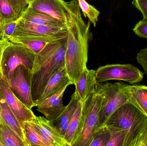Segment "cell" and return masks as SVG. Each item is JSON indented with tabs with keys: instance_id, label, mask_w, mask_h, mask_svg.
<instances>
[{
	"instance_id": "1",
	"label": "cell",
	"mask_w": 147,
	"mask_h": 146,
	"mask_svg": "<svg viewBox=\"0 0 147 146\" xmlns=\"http://www.w3.org/2000/svg\"><path fill=\"white\" fill-rule=\"evenodd\" d=\"M66 10L67 45L65 68L72 85L87 69L88 43L91 22L83 20L77 1H64Z\"/></svg>"
},
{
	"instance_id": "2",
	"label": "cell",
	"mask_w": 147,
	"mask_h": 146,
	"mask_svg": "<svg viewBox=\"0 0 147 146\" xmlns=\"http://www.w3.org/2000/svg\"><path fill=\"white\" fill-rule=\"evenodd\" d=\"M67 45V36L49 43L36 54L33 67L29 71L32 99L35 106L51 78L65 67Z\"/></svg>"
},
{
	"instance_id": "3",
	"label": "cell",
	"mask_w": 147,
	"mask_h": 146,
	"mask_svg": "<svg viewBox=\"0 0 147 146\" xmlns=\"http://www.w3.org/2000/svg\"><path fill=\"white\" fill-rule=\"evenodd\" d=\"M104 126L125 131L123 146H147V116L129 101L111 114Z\"/></svg>"
},
{
	"instance_id": "4",
	"label": "cell",
	"mask_w": 147,
	"mask_h": 146,
	"mask_svg": "<svg viewBox=\"0 0 147 146\" xmlns=\"http://www.w3.org/2000/svg\"><path fill=\"white\" fill-rule=\"evenodd\" d=\"M36 54L20 44L10 42L6 47L1 62L0 74L7 81L19 66H24L30 72L33 67Z\"/></svg>"
},
{
	"instance_id": "5",
	"label": "cell",
	"mask_w": 147,
	"mask_h": 146,
	"mask_svg": "<svg viewBox=\"0 0 147 146\" xmlns=\"http://www.w3.org/2000/svg\"><path fill=\"white\" fill-rule=\"evenodd\" d=\"M97 91L102 99L98 129L104 126L107 119L115 111L129 100L123 89V82L98 83Z\"/></svg>"
},
{
	"instance_id": "6",
	"label": "cell",
	"mask_w": 147,
	"mask_h": 146,
	"mask_svg": "<svg viewBox=\"0 0 147 146\" xmlns=\"http://www.w3.org/2000/svg\"><path fill=\"white\" fill-rule=\"evenodd\" d=\"M101 101V97L96 91L83 103V128L80 136L74 146H89L98 129Z\"/></svg>"
},
{
	"instance_id": "7",
	"label": "cell",
	"mask_w": 147,
	"mask_h": 146,
	"mask_svg": "<svg viewBox=\"0 0 147 146\" xmlns=\"http://www.w3.org/2000/svg\"><path fill=\"white\" fill-rule=\"evenodd\" d=\"M144 73L130 64H112L99 67L96 70L98 83L110 80L123 81L131 85L141 82Z\"/></svg>"
},
{
	"instance_id": "8",
	"label": "cell",
	"mask_w": 147,
	"mask_h": 146,
	"mask_svg": "<svg viewBox=\"0 0 147 146\" xmlns=\"http://www.w3.org/2000/svg\"><path fill=\"white\" fill-rule=\"evenodd\" d=\"M7 82L14 93L28 108L31 109L35 106L32 99L28 69L22 65L18 66Z\"/></svg>"
},
{
	"instance_id": "9",
	"label": "cell",
	"mask_w": 147,
	"mask_h": 146,
	"mask_svg": "<svg viewBox=\"0 0 147 146\" xmlns=\"http://www.w3.org/2000/svg\"><path fill=\"white\" fill-rule=\"evenodd\" d=\"M28 122L38 134L45 146H69L52 121L44 117L35 116Z\"/></svg>"
},
{
	"instance_id": "10",
	"label": "cell",
	"mask_w": 147,
	"mask_h": 146,
	"mask_svg": "<svg viewBox=\"0 0 147 146\" xmlns=\"http://www.w3.org/2000/svg\"><path fill=\"white\" fill-rule=\"evenodd\" d=\"M0 91L20 124L32 120L36 116L15 95L0 74Z\"/></svg>"
},
{
	"instance_id": "11",
	"label": "cell",
	"mask_w": 147,
	"mask_h": 146,
	"mask_svg": "<svg viewBox=\"0 0 147 146\" xmlns=\"http://www.w3.org/2000/svg\"><path fill=\"white\" fill-rule=\"evenodd\" d=\"M16 35L64 38L67 36V28L53 27L33 24L20 17L13 34Z\"/></svg>"
},
{
	"instance_id": "12",
	"label": "cell",
	"mask_w": 147,
	"mask_h": 146,
	"mask_svg": "<svg viewBox=\"0 0 147 146\" xmlns=\"http://www.w3.org/2000/svg\"><path fill=\"white\" fill-rule=\"evenodd\" d=\"M69 86H65L54 95L38 103L36 105L38 108L37 111L43 114L47 119L50 121L58 117L66 107L63 104V97Z\"/></svg>"
},
{
	"instance_id": "13",
	"label": "cell",
	"mask_w": 147,
	"mask_h": 146,
	"mask_svg": "<svg viewBox=\"0 0 147 146\" xmlns=\"http://www.w3.org/2000/svg\"><path fill=\"white\" fill-rule=\"evenodd\" d=\"M97 85L96 70L87 69L83 71L74 85L75 93L80 102L84 103L95 93L97 91Z\"/></svg>"
},
{
	"instance_id": "14",
	"label": "cell",
	"mask_w": 147,
	"mask_h": 146,
	"mask_svg": "<svg viewBox=\"0 0 147 146\" xmlns=\"http://www.w3.org/2000/svg\"><path fill=\"white\" fill-rule=\"evenodd\" d=\"M64 0H34L28 7L47 14L66 26V10Z\"/></svg>"
},
{
	"instance_id": "15",
	"label": "cell",
	"mask_w": 147,
	"mask_h": 146,
	"mask_svg": "<svg viewBox=\"0 0 147 146\" xmlns=\"http://www.w3.org/2000/svg\"><path fill=\"white\" fill-rule=\"evenodd\" d=\"M62 38H63L16 35H13L9 39V41L11 43L22 45L37 54L40 52L47 44Z\"/></svg>"
},
{
	"instance_id": "16",
	"label": "cell",
	"mask_w": 147,
	"mask_h": 146,
	"mask_svg": "<svg viewBox=\"0 0 147 146\" xmlns=\"http://www.w3.org/2000/svg\"><path fill=\"white\" fill-rule=\"evenodd\" d=\"M123 89L129 102L147 116V86L123 83Z\"/></svg>"
},
{
	"instance_id": "17",
	"label": "cell",
	"mask_w": 147,
	"mask_h": 146,
	"mask_svg": "<svg viewBox=\"0 0 147 146\" xmlns=\"http://www.w3.org/2000/svg\"><path fill=\"white\" fill-rule=\"evenodd\" d=\"M21 18L30 23L53 27L66 28L60 21L43 12L27 7L22 13Z\"/></svg>"
},
{
	"instance_id": "18",
	"label": "cell",
	"mask_w": 147,
	"mask_h": 146,
	"mask_svg": "<svg viewBox=\"0 0 147 146\" xmlns=\"http://www.w3.org/2000/svg\"><path fill=\"white\" fill-rule=\"evenodd\" d=\"M84 117V104L79 102L76 112L71 121L64 138L69 146H74L82 132Z\"/></svg>"
},
{
	"instance_id": "19",
	"label": "cell",
	"mask_w": 147,
	"mask_h": 146,
	"mask_svg": "<svg viewBox=\"0 0 147 146\" xmlns=\"http://www.w3.org/2000/svg\"><path fill=\"white\" fill-rule=\"evenodd\" d=\"M79 102L74 92L71 96L69 103L66 106L63 113L52 121L54 126L63 137L76 112Z\"/></svg>"
},
{
	"instance_id": "20",
	"label": "cell",
	"mask_w": 147,
	"mask_h": 146,
	"mask_svg": "<svg viewBox=\"0 0 147 146\" xmlns=\"http://www.w3.org/2000/svg\"><path fill=\"white\" fill-rule=\"evenodd\" d=\"M71 85H72V82L67 74L65 67L64 68L52 76L47 82L38 103L54 95L65 86Z\"/></svg>"
},
{
	"instance_id": "21",
	"label": "cell",
	"mask_w": 147,
	"mask_h": 146,
	"mask_svg": "<svg viewBox=\"0 0 147 146\" xmlns=\"http://www.w3.org/2000/svg\"><path fill=\"white\" fill-rule=\"evenodd\" d=\"M0 115L7 125L19 135L26 146L23 129L0 91Z\"/></svg>"
},
{
	"instance_id": "22",
	"label": "cell",
	"mask_w": 147,
	"mask_h": 146,
	"mask_svg": "<svg viewBox=\"0 0 147 146\" xmlns=\"http://www.w3.org/2000/svg\"><path fill=\"white\" fill-rule=\"evenodd\" d=\"M0 146H25L22 140L5 122L1 115Z\"/></svg>"
},
{
	"instance_id": "23",
	"label": "cell",
	"mask_w": 147,
	"mask_h": 146,
	"mask_svg": "<svg viewBox=\"0 0 147 146\" xmlns=\"http://www.w3.org/2000/svg\"><path fill=\"white\" fill-rule=\"evenodd\" d=\"M26 139V146H45L40 136L28 122L21 125Z\"/></svg>"
},
{
	"instance_id": "24",
	"label": "cell",
	"mask_w": 147,
	"mask_h": 146,
	"mask_svg": "<svg viewBox=\"0 0 147 146\" xmlns=\"http://www.w3.org/2000/svg\"><path fill=\"white\" fill-rule=\"evenodd\" d=\"M80 8L85 18H88L89 21L96 27L100 12L95 7L89 4L86 0H77Z\"/></svg>"
},
{
	"instance_id": "25",
	"label": "cell",
	"mask_w": 147,
	"mask_h": 146,
	"mask_svg": "<svg viewBox=\"0 0 147 146\" xmlns=\"http://www.w3.org/2000/svg\"><path fill=\"white\" fill-rule=\"evenodd\" d=\"M110 138V132L109 128L104 126L95 133L89 146H107Z\"/></svg>"
},
{
	"instance_id": "26",
	"label": "cell",
	"mask_w": 147,
	"mask_h": 146,
	"mask_svg": "<svg viewBox=\"0 0 147 146\" xmlns=\"http://www.w3.org/2000/svg\"><path fill=\"white\" fill-rule=\"evenodd\" d=\"M0 13L5 22L16 20L20 18L8 0H0Z\"/></svg>"
},
{
	"instance_id": "27",
	"label": "cell",
	"mask_w": 147,
	"mask_h": 146,
	"mask_svg": "<svg viewBox=\"0 0 147 146\" xmlns=\"http://www.w3.org/2000/svg\"><path fill=\"white\" fill-rule=\"evenodd\" d=\"M107 127L109 129L111 134L110 140L107 146H123L125 138V131L114 127Z\"/></svg>"
},
{
	"instance_id": "28",
	"label": "cell",
	"mask_w": 147,
	"mask_h": 146,
	"mask_svg": "<svg viewBox=\"0 0 147 146\" xmlns=\"http://www.w3.org/2000/svg\"><path fill=\"white\" fill-rule=\"evenodd\" d=\"M18 20L19 19L16 20L5 22L3 26L2 40H9L14 32Z\"/></svg>"
},
{
	"instance_id": "29",
	"label": "cell",
	"mask_w": 147,
	"mask_h": 146,
	"mask_svg": "<svg viewBox=\"0 0 147 146\" xmlns=\"http://www.w3.org/2000/svg\"><path fill=\"white\" fill-rule=\"evenodd\" d=\"M133 31L140 37L147 39V20L143 19L140 21L135 25Z\"/></svg>"
},
{
	"instance_id": "30",
	"label": "cell",
	"mask_w": 147,
	"mask_h": 146,
	"mask_svg": "<svg viewBox=\"0 0 147 146\" xmlns=\"http://www.w3.org/2000/svg\"><path fill=\"white\" fill-rule=\"evenodd\" d=\"M16 13L20 17L22 13L27 8V0H8Z\"/></svg>"
},
{
	"instance_id": "31",
	"label": "cell",
	"mask_w": 147,
	"mask_h": 146,
	"mask_svg": "<svg viewBox=\"0 0 147 146\" xmlns=\"http://www.w3.org/2000/svg\"><path fill=\"white\" fill-rule=\"evenodd\" d=\"M136 60L143 68L145 73L147 76V47L141 50L137 54Z\"/></svg>"
},
{
	"instance_id": "32",
	"label": "cell",
	"mask_w": 147,
	"mask_h": 146,
	"mask_svg": "<svg viewBox=\"0 0 147 146\" xmlns=\"http://www.w3.org/2000/svg\"><path fill=\"white\" fill-rule=\"evenodd\" d=\"M132 3L142 13L143 19L147 20V0H133Z\"/></svg>"
},
{
	"instance_id": "33",
	"label": "cell",
	"mask_w": 147,
	"mask_h": 146,
	"mask_svg": "<svg viewBox=\"0 0 147 146\" xmlns=\"http://www.w3.org/2000/svg\"><path fill=\"white\" fill-rule=\"evenodd\" d=\"M10 42L9 40H4L0 39V67L4 50Z\"/></svg>"
},
{
	"instance_id": "34",
	"label": "cell",
	"mask_w": 147,
	"mask_h": 146,
	"mask_svg": "<svg viewBox=\"0 0 147 146\" xmlns=\"http://www.w3.org/2000/svg\"><path fill=\"white\" fill-rule=\"evenodd\" d=\"M5 21L3 19L0 13V39H3V29Z\"/></svg>"
},
{
	"instance_id": "35",
	"label": "cell",
	"mask_w": 147,
	"mask_h": 146,
	"mask_svg": "<svg viewBox=\"0 0 147 146\" xmlns=\"http://www.w3.org/2000/svg\"><path fill=\"white\" fill-rule=\"evenodd\" d=\"M34 1V0H27L28 3V5H29L30 3H32V2H33Z\"/></svg>"
}]
</instances>
